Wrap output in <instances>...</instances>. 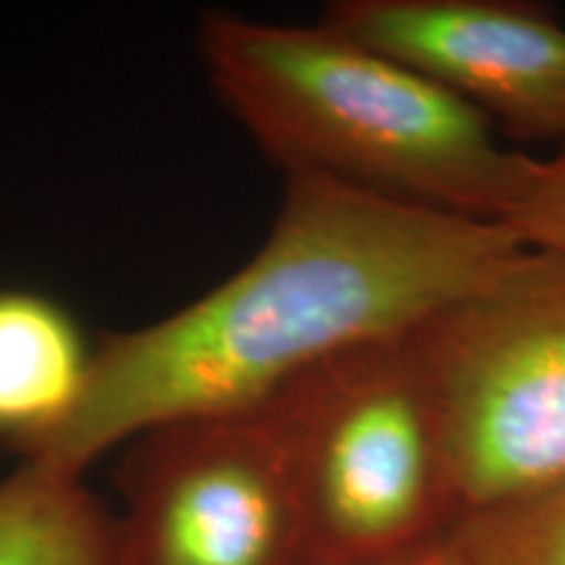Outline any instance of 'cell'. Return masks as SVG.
Listing matches in <instances>:
<instances>
[{
    "label": "cell",
    "instance_id": "3",
    "mask_svg": "<svg viewBox=\"0 0 565 565\" xmlns=\"http://www.w3.org/2000/svg\"><path fill=\"white\" fill-rule=\"evenodd\" d=\"M263 408L299 500L307 565H385L463 524L448 437L412 330L338 351Z\"/></svg>",
    "mask_w": 565,
    "mask_h": 565
},
{
    "label": "cell",
    "instance_id": "5",
    "mask_svg": "<svg viewBox=\"0 0 565 565\" xmlns=\"http://www.w3.org/2000/svg\"><path fill=\"white\" fill-rule=\"evenodd\" d=\"M131 443L113 565H307L294 479L263 406Z\"/></svg>",
    "mask_w": 565,
    "mask_h": 565
},
{
    "label": "cell",
    "instance_id": "10",
    "mask_svg": "<svg viewBox=\"0 0 565 565\" xmlns=\"http://www.w3.org/2000/svg\"><path fill=\"white\" fill-rule=\"evenodd\" d=\"M505 225L526 246L565 249V147L540 160L532 186Z\"/></svg>",
    "mask_w": 565,
    "mask_h": 565
},
{
    "label": "cell",
    "instance_id": "2",
    "mask_svg": "<svg viewBox=\"0 0 565 565\" xmlns=\"http://www.w3.org/2000/svg\"><path fill=\"white\" fill-rule=\"evenodd\" d=\"M212 89L282 173L414 207L508 223L540 160L440 84L328 24L204 13Z\"/></svg>",
    "mask_w": 565,
    "mask_h": 565
},
{
    "label": "cell",
    "instance_id": "11",
    "mask_svg": "<svg viewBox=\"0 0 565 565\" xmlns=\"http://www.w3.org/2000/svg\"><path fill=\"white\" fill-rule=\"evenodd\" d=\"M385 565H471L469 557L463 555V550L458 542H448V545H440L429 553H422L416 557H408V561H398V563H385Z\"/></svg>",
    "mask_w": 565,
    "mask_h": 565
},
{
    "label": "cell",
    "instance_id": "8",
    "mask_svg": "<svg viewBox=\"0 0 565 565\" xmlns=\"http://www.w3.org/2000/svg\"><path fill=\"white\" fill-rule=\"evenodd\" d=\"M116 515L79 475L19 461L0 479V565H113Z\"/></svg>",
    "mask_w": 565,
    "mask_h": 565
},
{
    "label": "cell",
    "instance_id": "7",
    "mask_svg": "<svg viewBox=\"0 0 565 565\" xmlns=\"http://www.w3.org/2000/svg\"><path fill=\"white\" fill-rule=\"evenodd\" d=\"M95 345L61 301L0 291V443L30 458L87 393Z\"/></svg>",
    "mask_w": 565,
    "mask_h": 565
},
{
    "label": "cell",
    "instance_id": "4",
    "mask_svg": "<svg viewBox=\"0 0 565 565\" xmlns=\"http://www.w3.org/2000/svg\"><path fill=\"white\" fill-rule=\"evenodd\" d=\"M463 521L565 484V249L521 246L412 330Z\"/></svg>",
    "mask_w": 565,
    "mask_h": 565
},
{
    "label": "cell",
    "instance_id": "1",
    "mask_svg": "<svg viewBox=\"0 0 565 565\" xmlns=\"http://www.w3.org/2000/svg\"><path fill=\"white\" fill-rule=\"evenodd\" d=\"M521 246L505 223L288 173L249 263L166 320L105 335L82 404L24 461L84 477L162 424L263 406L322 359L414 330Z\"/></svg>",
    "mask_w": 565,
    "mask_h": 565
},
{
    "label": "cell",
    "instance_id": "9",
    "mask_svg": "<svg viewBox=\"0 0 565 565\" xmlns=\"http://www.w3.org/2000/svg\"><path fill=\"white\" fill-rule=\"evenodd\" d=\"M456 542L471 565H565V484L529 503L471 515Z\"/></svg>",
    "mask_w": 565,
    "mask_h": 565
},
{
    "label": "cell",
    "instance_id": "6",
    "mask_svg": "<svg viewBox=\"0 0 565 565\" xmlns=\"http://www.w3.org/2000/svg\"><path fill=\"white\" fill-rule=\"evenodd\" d=\"M322 24L406 63L513 139L565 147V26L529 0H335Z\"/></svg>",
    "mask_w": 565,
    "mask_h": 565
}]
</instances>
